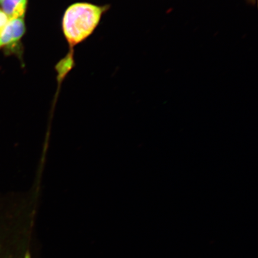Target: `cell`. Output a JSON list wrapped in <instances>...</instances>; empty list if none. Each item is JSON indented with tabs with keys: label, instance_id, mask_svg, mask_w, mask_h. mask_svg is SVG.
Here are the masks:
<instances>
[{
	"label": "cell",
	"instance_id": "5b68a950",
	"mask_svg": "<svg viewBox=\"0 0 258 258\" xmlns=\"http://www.w3.org/2000/svg\"><path fill=\"white\" fill-rule=\"evenodd\" d=\"M25 258H30V255H29V254H27V255H26Z\"/></svg>",
	"mask_w": 258,
	"mask_h": 258
},
{
	"label": "cell",
	"instance_id": "8992f818",
	"mask_svg": "<svg viewBox=\"0 0 258 258\" xmlns=\"http://www.w3.org/2000/svg\"><path fill=\"white\" fill-rule=\"evenodd\" d=\"M3 1V0H0V3Z\"/></svg>",
	"mask_w": 258,
	"mask_h": 258
},
{
	"label": "cell",
	"instance_id": "277c9868",
	"mask_svg": "<svg viewBox=\"0 0 258 258\" xmlns=\"http://www.w3.org/2000/svg\"><path fill=\"white\" fill-rule=\"evenodd\" d=\"M10 19L6 15L2 9H0V33L4 30L6 26L8 25Z\"/></svg>",
	"mask_w": 258,
	"mask_h": 258
},
{
	"label": "cell",
	"instance_id": "3957f363",
	"mask_svg": "<svg viewBox=\"0 0 258 258\" xmlns=\"http://www.w3.org/2000/svg\"><path fill=\"white\" fill-rule=\"evenodd\" d=\"M2 10L10 19L23 18L28 0H3Z\"/></svg>",
	"mask_w": 258,
	"mask_h": 258
},
{
	"label": "cell",
	"instance_id": "6da1fadb",
	"mask_svg": "<svg viewBox=\"0 0 258 258\" xmlns=\"http://www.w3.org/2000/svg\"><path fill=\"white\" fill-rule=\"evenodd\" d=\"M105 6L88 3H77L70 6L64 12L63 32L67 41L73 47L88 38L98 25Z\"/></svg>",
	"mask_w": 258,
	"mask_h": 258
},
{
	"label": "cell",
	"instance_id": "7a4b0ae2",
	"mask_svg": "<svg viewBox=\"0 0 258 258\" xmlns=\"http://www.w3.org/2000/svg\"><path fill=\"white\" fill-rule=\"evenodd\" d=\"M25 32L23 18L10 19L8 25L0 33V47L16 43L23 37Z\"/></svg>",
	"mask_w": 258,
	"mask_h": 258
}]
</instances>
